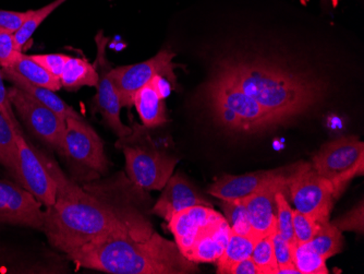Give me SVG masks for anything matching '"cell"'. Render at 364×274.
<instances>
[{"label":"cell","instance_id":"obj_25","mask_svg":"<svg viewBox=\"0 0 364 274\" xmlns=\"http://www.w3.org/2000/svg\"><path fill=\"white\" fill-rule=\"evenodd\" d=\"M18 132L11 122L0 112V164L8 169L16 179L18 167V148L16 134Z\"/></svg>","mask_w":364,"mask_h":274},{"label":"cell","instance_id":"obj_31","mask_svg":"<svg viewBox=\"0 0 364 274\" xmlns=\"http://www.w3.org/2000/svg\"><path fill=\"white\" fill-rule=\"evenodd\" d=\"M321 223L298 210L292 211V226H294V243L306 244L316 236L320 230Z\"/></svg>","mask_w":364,"mask_h":274},{"label":"cell","instance_id":"obj_14","mask_svg":"<svg viewBox=\"0 0 364 274\" xmlns=\"http://www.w3.org/2000/svg\"><path fill=\"white\" fill-rule=\"evenodd\" d=\"M289 175L269 184L249 197L239 200L245 206L251 228L257 236L263 237L277 231L275 195L276 192L288 189Z\"/></svg>","mask_w":364,"mask_h":274},{"label":"cell","instance_id":"obj_35","mask_svg":"<svg viewBox=\"0 0 364 274\" xmlns=\"http://www.w3.org/2000/svg\"><path fill=\"white\" fill-rule=\"evenodd\" d=\"M292 245L289 241L280 236L279 233L276 231L273 234V247L275 253L276 260L279 268L290 267L294 265L292 261Z\"/></svg>","mask_w":364,"mask_h":274},{"label":"cell","instance_id":"obj_17","mask_svg":"<svg viewBox=\"0 0 364 274\" xmlns=\"http://www.w3.org/2000/svg\"><path fill=\"white\" fill-rule=\"evenodd\" d=\"M220 216L212 206H190L173 216L168 221V230L175 236V243L182 255L187 257L198 235Z\"/></svg>","mask_w":364,"mask_h":274},{"label":"cell","instance_id":"obj_33","mask_svg":"<svg viewBox=\"0 0 364 274\" xmlns=\"http://www.w3.org/2000/svg\"><path fill=\"white\" fill-rule=\"evenodd\" d=\"M21 53L16 47L14 33L0 28V67L7 68L11 66Z\"/></svg>","mask_w":364,"mask_h":274},{"label":"cell","instance_id":"obj_11","mask_svg":"<svg viewBox=\"0 0 364 274\" xmlns=\"http://www.w3.org/2000/svg\"><path fill=\"white\" fill-rule=\"evenodd\" d=\"M65 154L79 167L96 174L108 171V159L101 137L83 118L65 120Z\"/></svg>","mask_w":364,"mask_h":274},{"label":"cell","instance_id":"obj_37","mask_svg":"<svg viewBox=\"0 0 364 274\" xmlns=\"http://www.w3.org/2000/svg\"><path fill=\"white\" fill-rule=\"evenodd\" d=\"M3 73L0 68V112L11 122L12 126L18 130L22 132L21 127H20L19 122L14 116V108H12L11 103H10L9 96H8V90L6 89L4 85Z\"/></svg>","mask_w":364,"mask_h":274},{"label":"cell","instance_id":"obj_26","mask_svg":"<svg viewBox=\"0 0 364 274\" xmlns=\"http://www.w3.org/2000/svg\"><path fill=\"white\" fill-rule=\"evenodd\" d=\"M292 261L300 274H327L326 259L308 244L292 245Z\"/></svg>","mask_w":364,"mask_h":274},{"label":"cell","instance_id":"obj_2","mask_svg":"<svg viewBox=\"0 0 364 274\" xmlns=\"http://www.w3.org/2000/svg\"><path fill=\"white\" fill-rule=\"evenodd\" d=\"M215 73L236 83L280 124L310 110L324 92L322 83L306 73H294L264 59H226L218 63Z\"/></svg>","mask_w":364,"mask_h":274},{"label":"cell","instance_id":"obj_21","mask_svg":"<svg viewBox=\"0 0 364 274\" xmlns=\"http://www.w3.org/2000/svg\"><path fill=\"white\" fill-rule=\"evenodd\" d=\"M60 81L61 87L65 90L77 91L82 87H96L98 73L89 61L70 56L61 73Z\"/></svg>","mask_w":364,"mask_h":274},{"label":"cell","instance_id":"obj_23","mask_svg":"<svg viewBox=\"0 0 364 274\" xmlns=\"http://www.w3.org/2000/svg\"><path fill=\"white\" fill-rule=\"evenodd\" d=\"M257 241L250 237L231 231L223 255L218 258V273L229 274L231 268L245 258L251 257Z\"/></svg>","mask_w":364,"mask_h":274},{"label":"cell","instance_id":"obj_34","mask_svg":"<svg viewBox=\"0 0 364 274\" xmlns=\"http://www.w3.org/2000/svg\"><path fill=\"white\" fill-rule=\"evenodd\" d=\"M30 57L33 60L40 63L41 66L44 67L48 73H52L53 75L59 78V79H60L65 63L70 58L68 55L63 54L30 55Z\"/></svg>","mask_w":364,"mask_h":274},{"label":"cell","instance_id":"obj_9","mask_svg":"<svg viewBox=\"0 0 364 274\" xmlns=\"http://www.w3.org/2000/svg\"><path fill=\"white\" fill-rule=\"evenodd\" d=\"M175 57V53L171 50H163L149 60L112 69L110 79L119 94L122 107H132L136 92L150 83L156 75L167 78L176 87L177 75L173 63Z\"/></svg>","mask_w":364,"mask_h":274},{"label":"cell","instance_id":"obj_32","mask_svg":"<svg viewBox=\"0 0 364 274\" xmlns=\"http://www.w3.org/2000/svg\"><path fill=\"white\" fill-rule=\"evenodd\" d=\"M364 208L363 202H360L355 208L347 212L341 218L333 221V224L338 228L341 232L350 231V232L360 233L362 234L364 231Z\"/></svg>","mask_w":364,"mask_h":274},{"label":"cell","instance_id":"obj_15","mask_svg":"<svg viewBox=\"0 0 364 274\" xmlns=\"http://www.w3.org/2000/svg\"><path fill=\"white\" fill-rule=\"evenodd\" d=\"M290 173L285 169L255 172L245 175H224L210 184L208 192L222 201H232L249 197L269 184L284 179Z\"/></svg>","mask_w":364,"mask_h":274},{"label":"cell","instance_id":"obj_29","mask_svg":"<svg viewBox=\"0 0 364 274\" xmlns=\"http://www.w3.org/2000/svg\"><path fill=\"white\" fill-rule=\"evenodd\" d=\"M273 234L261 237L255 243L251 255L262 274H277L278 263L274 253Z\"/></svg>","mask_w":364,"mask_h":274},{"label":"cell","instance_id":"obj_10","mask_svg":"<svg viewBox=\"0 0 364 274\" xmlns=\"http://www.w3.org/2000/svg\"><path fill=\"white\" fill-rule=\"evenodd\" d=\"M95 42L96 59L93 65L98 73V83L96 85L97 93L94 99V108L96 112L101 114L104 122L112 132L119 138H124L131 135L132 129L126 126L120 118V110L122 106L120 103L119 94L110 79L109 73L112 68L106 56V47L109 38L104 36L103 31H100L96 34Z\"/></svg>","mask_w":364,"mask_h":274},{"label":"cell","instance_id":"obj_20","mask_svg":"<svg viewBox=\"0 0 364 274\" xmlns=\"http://www.w3.org/2000/svg\"><path fill=\"white\" fill-rule=\"evenodd\" d=\"M134 106L138 110L143 126L146 128H156L169 122L165 99L159 95L152 83L136 92Z\"/></svg>","mask_w":364,"mask_h":274},{"label":"cell","instance_id":"obj_40","mask_svg":"<svg viewBox=\"0 0 364 274\" xmlns=\"http://www.w3.org/2000/svg\"><path fill=\"white\" fill-rule=\"evenodd\" d=\"M277 274H300V272L296 269V265H290V267L279 268Z\"/></svg>","mask_w":364,"mask_h":274},{"label":"cell","instance_id":"obj_6","mask_svg":"<svg viewBox=\"0 0 364 274\" xmlns=\"http://www.w3.org/2000/svg\"><path fill=\"white\" fill-rule=\"evenodd\" d=\"M313 169L332 183L339 197L355 176L363 175L364 144L357 137L331 141L313 157Z\"/></svg>","mask_w":364,"mask_h":274},{"label":"cell","instance_id":"obj_30","mask_svg":"<svg viewBox=\"0 0 364 274\" xmlns=\"http://www.w3.org/2000/svg\"><path fill=\"white\" fill-rule=\"evenodd\" d=\"M276 218H277V232L280 236L289 241L290 244L294 243V226H292V210L290 204L286 199L284 191L276 192Z\"/></svg>","mask_w":364,"mask_h":274},{"label":"cell","instance_id":"obj_16","mask_svg":"<svg viewBox=\"0 0 364 274\" xmlns=\"http://www.w3.org/2000/svg\"><path fill=\"white\" fill-rule=\"evenodd\" d=\"M163 189V194L151 209L150 214L161 216L167 222L176 214L190 206H212V204L200 194L198 188L181 173L171 175Z\"/></svg>","mask_w":364,"mask_h":274},{"label":"cell","instance_id":"obj_19","mask_svg":"<svg viewBox=\"0 0 364 274\" xmlns=\"http://www.w3.org/2000/svg\"><path fill=\"white\" fill-rule=\"evenodd\" d=\"M4 79L8 80L14 87L23 90L26 93L32 95L34 99L44 104L47 107L50 108L53 112H56L57 115L60 116L63 120H67L68 117L80 118V114H77L70 105L65 103L58 95L55 94V91L46 89V88L38 87L32 85L24 79L23 77L16 73V71L10 68H1Z\"/></svg>","mask_w":364,"mask_h":274},{"label":"cell","instance_id":"obj_36","mask_svg":"<svg viewBox=\"0 0 364 274\" xmlns=\"http://www.w3.org/2000/svg\"><path fill=\"white\" fill-rule=\"evenodd\" d=\"M33 10L28 11L16 12L0 10V28L16 33L21 28L26 19L30 17Z\"/></svg>","mask_w":364,"mask_h":274},{"label":"cell","instance_id":"obj_1","mask_svg":"<svg viewBox=\"0 0 364 274\" xmlns=\"http://www.w3.org/2000/svg\"><path fill=\"white\" fill-rule=\"evenodd\" d=\"M77 267L110 274L198 273V263L164 238L142 214L122 220L103 238L69 253Z\"/></svg>","mask_w":364,"mask_h":274},{"label":"cell","instance_id":"obj_18","mask_svg":"<svg viewBox=\"0 0 364 274\" xmlns=\"http://www.w3.org/2000/svg\"><path fill=\"white\" fill-rule=\"evenodd\" d=\"M230 232V225L220 214L198 235L186 258L194 263H216L226 248Z\"/></svg>","mask_w":364,"mask_h":274},{"label":"cell","instance_id":"obj_28","mask_svg":"<svg viewBox=\"0 0 364 274\" xmlns=\"http://www.w3.org/2000/svg\"><path fill=\"white\" fill-rule=\"evenodd\" d=\"M223 210L226 214V220L230 225L231 231L238 233V234L245 235V236L250 237L255 241H259L261 237L257 236L252 228H251L250 223L247 220V211H245V206L241 204L239 200H232V201H223Z\"/></svg>","mask_w":364,"mask_h":274},{"label":"cell","instance_id":"obj_3","mask_svg":"<svg viewBox=\"0 0 364 274\" xmlns=\"http://www.w3.org/2000/svg\"><path fill=\"white\" fill-rule=\"evenodd\" d=\"M42 157L57 184L56 201L45 210L43 228L53 247L69 255L119 228L124 218L108 204L73 183L54 161Z\"/></svg>","mask_w":364,"mask_h":274},{"label":"cell","instance_id":"obj_39","mask_svg":"<svg viewBox=\"0 0 364 274\" xmlns=\"http://www.w3.org/2000/svg\"><path fill=\"white\" fill-rule=\"evenodd\" d=\"M151 83L154 85L159 95L165 100H166V98H168L173 88H176L167 78L163 77V75H156Z\"/></svg>","mask_w":364,"mask_h":274},{"label":"cell","instance_id":"obj_22","mask_svg":"<svg viewBox=\"0 0 364 274\" xmlns=\"http://www.w3.org/2000/svg\"><path fill=\"white\" fill-rule=\"evenodd\" d=\"M7 68L12 69L19 73L26 81L38 87L46 88L52 91H58L61 88V81L59 78L55 77L48 73L40 63L33 60L28 55L21 54L12 63L11 66Z\"/></svg>","mask_w":364,"mask_h":274},{"label":"cell","instance_id":"obj_13","mask_svg":"<svg viewBox=\"0 0 364 274\" xmlns=\"http://www.w3.org/2000/svg\"><path fill=\"white\" fill-rule=\"evenodd\" d=\"M43 204L20 185L0 181V223L43 231Z\"/></svg>","mask_w":364,"mask_h":274},{"label":"cell","instance_id":"obj_38","mask_svg":"<svg viewBox=\"0 0 364 274\" xmlns=\"http://www.w3.org/2000/svg\"><path fill=\"white\" fill-rule=\"evenodd\" d=\"M229 274H262L252 258H245L231 268Z\"/></svg>","mask_w":364,"mask_h":274},{"label":"cell","instance_id":"obj_12","mask_svg":"<svg viewBox=\"0 0 364 274\" xmlns=\"http://www.w3.org/2000/svg\"><path fill=\"white\" fill-rule=\"evenodd\" d=\"M16 181L31 192L45 208L52 206L56 201L57 184L45 164L42 153L34 150L26 142L22 132L16 134Z\"/></svg>","mask_w":364,"mask_h":274},{"label":"cell","instance_id":"obj_4","mask_svg":"<svg viewBox=\"0 0 364 274\" xmlns=\"http://www.w3.org/2000/svg\"><path fill=\"white\" fill-rule=\"evenodd\" d=\"M132 132L119 138L117 148L126 157V169L131 183L142 190H161L175 171L178 159L159 150L146 127L134 122Z\"/></svg>","mask_w":364,"mask_h":274},{"label":"cell","instance_id":"obj_8","mask_svg":"<svg viewBox=\"0 0 364 274\" xmlns=\"http://www.w3.org/2000/svg\"><path fill=\"white\" fill-rule=\"evenodd\" d=\"M8 96L28 130L49 148L65 154V120L18 87L10 88Z\"/></svg>","mask_w":364,"mask_h":274},{"label":"cell","instance_id":"obj_5","mask_svg":"<svg viewBox=\"0 0 364 274\" xmlns=\"http://www.w3.org/2000/svg\"><path fill=\"white\" fill-rule=\"evenodd\" d=\"M208 105L228 108L239 118L242 132H264L280 122L271 112L247 95L236 83L215 73L204 88Z\"/></svg>","mask_w":364,"mask_h":274},{"label":"cell","instance_id":"obj_27","mask_svg":"<svg viewBox=\"0 0 364 274\" xmlns=\"http://www.w3.org/2000/svg\"><path fill=\"white\" fill-rule=\"evenodd\" d=\"M67 0H55L53 3L48 4L45 7L38 10H33L30 17L24 21L21 28L14 33V40H16V47L20 52H22L24 46L28 44V41L32 38L33 34L40 28L41 24L45 21L47 17H49L59 6L65 4Z\"/></svg>","mask_w":364,"mask_h":274},{"label":"cell","instance_id":"obj_7","mask_svg":"<svg viewBox=\"0 0 364 274\" xmlns=\"http://www.w3.org/2000/svg\"><path fill=\"white\" fill-rule=\"evenodd\" d=\"M287 186L296 210L321 224L329 221V214L337 199L334 187L313 169L312 164L304 163L294 167Z\"/></svg>","mask_w":364,"mask_h":274},{"label":"cell","instance_id":"obj_24","mask_svg":"<svg viewBox=\"0 0 364 274\" xmlns=\"http://www.w3.org/2000/svg\"><path fill=\"white\" fill-rule=\"evenodd\" d=\"M306 244L327 260L343 251V232L331 221H327L321 225L316 236Z\"/></svg>","mask_w":364,"mask_h":274}]
</instances>
